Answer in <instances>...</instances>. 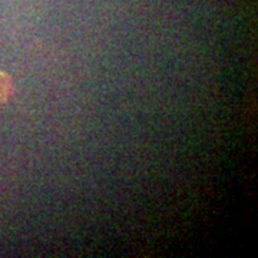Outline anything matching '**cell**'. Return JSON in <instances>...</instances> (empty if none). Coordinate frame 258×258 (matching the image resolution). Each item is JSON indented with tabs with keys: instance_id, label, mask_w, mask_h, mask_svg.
I'll use <instances>...</instances> for the list:
<instances>
[{
	"instance_id": "cell-1",
	"label": "cell",
	"mask_w": 258,
	"mask_h": 258,
	"mask_svg": "<svg viewBox=\"0 0 258 258\" xmlns=\"http://www.w3.org/2000/svg\"><path fill=\"white\" fill-rule=\"evenodd\" d=\"M15 86H13V79L9 74L0 71V103H6L10 101L13 96Z\"/></svg>"
}]
</instances>
